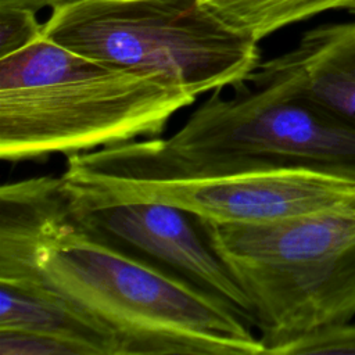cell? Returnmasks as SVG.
<instances>
[{
    "label": "cell",
    "mask_w": 355,
    "mask_h": 355,
    "mask_svg": "<svg viewBox=\"0 0 355 355\" xmlns=\"http://www.w3.org/2000/svg\"><path fill=\"white\" fill-rule=\"evenodd\" d=\"M36 268L116 343L118 355L265 354L229 302L80 229L72 219L36 252Z\"/></svg>",
    "instance_id": "1"
},
{
    "label": "cell",
    "mask_w": 355,
    "mask_h": 355,
    "mask_svg": "<svg viewBox=\"0 0 355 355\" xmlns=\"http://www.w3.org/2000/svg\"><path fill=\"white\" fill-rule=\"evenodd\" d=\"M194 100L42 36L0 58V158L71 155L155 137Z\"/></svg>",
    "instance_id": "2"
},
{
    "label": "cell",
    "mask_w": 355,
    "mask_h": 355,
    "mask_svg": "<svg viewBox=\"0 0 355 355\" xmlns=\"http://www.w3.org/2000/svg\"><path fill=\"white\" fill-rule=\"evenodd\" d=\"M61 173L72 208L157 201L201 219L247 223L355 209V175L309 165L196 166L146 139L68 155Z\"/></svg>",
    "instance_id": "3"
},
{
    "label": "cell",
    "mask_w": 355,
    "mask_h": 355,
    "mask_svg": "<svg viewBox=\"0 0 355 355\" xmlns=\"http://www.w3.org/2000/svg\"><path fill=\"white\" fill-rule=\"evenodd\" d=\"M250 300L265 354L355 315V209L247 223L198 218Z\"/></svg>",
    "instance_id": "4"
},
{
    "label": "cell",
    "mask_w": 355,
    "mask_h": 355,
    "mask_svg": "<svg viewBox=\"0 0 355 355\" xmlns=\"http://www.w3.org/2000/svg\"><path fill=\"white\" fill-rule=\"evenodd\" d=\"M43 36L194 97L244 83L259 65L258 42L202 0H86L53 10Z\"/></svg>",
    "instance_id": "5"
},
{
    "label": "cell",
    "mask_w": 355,
    "mask_h": 355,
    "mask_svg": "<svg viewBox=\"0 0 355 355\" xmlns=\"http://www.w3.org/2000/svg\"><path fill=\"white\" fill-rule=\"evenodd\" d=\"M212 94L168 137H148L157 154L196 166L300 164L355 175V125L270 85L244 82Z\"/></svg>",
    "instance_id": "6"
},
{
    "label": "cell",
    "mask_w": 355,
    "mask_h": 355,
    "mask_svg": "<svg viewBox=\"0 0 355 355\" xmlns=\"http://www.w3.org/2000/svg\"><path fill=\"white\" fill-rule=\"evenodd\" d=\"M72 215L86 233L218 295L254 324L248 297L209 243L198 216L157 201L72 208Z\"/></svg>",
    "instance_id": "7"
},
{
    "label": "cell",
    "mask_w": 355,
    "mask_h": 355,
    "mask_svg": "<svg viewBox=\"0 0 355 355\" xmlns=\"http://www.w3.org/2000/svg\"><path fill=\"white\" fill-rule=\"evenodd\" d=\"M245 82L275 86L355 125V21L305 32L295 47L259 62Z\"/></svg>",
    "instance_id": "8"
},
{
    "label": "cell",
    "mask_w": 355,
    "mask_h": 355,
    "mask_svg": "<svg viewBox=\"0 0 355 355\" xmlns=\"http://www.w3.org/2000/svg\"><path fill=\"white\" fill-rule=\"evenodd\" d=\"M72 219L60 176L10 182L0 189V282L42 280L36 252L42 241Z\"/></svg>",
    "instance_id": "9"
},
{
    "label": "cell",
    "mask_w": 355,
    "mask_h": 355,
    "mask_svg": "<svg viewBox=\"0 0 355 355\" xmlns=\"http://www.w3.org/2000/svg\"><path fill=\"white\" fill-rule=\"evenodd\" d=\"M0 330L53 336L80 344L92 355H118L115 340L43 280L0 282Z\"/></svg>",
    "instance_id": "10"
},
{
    "label": "cell",
    "mask_w": 355,
    "mask_h": 355,
    "mask_svg": "<svg viewBox=\"0 0 355 355\" xmlns=\"http://www.w3.org/2000/svg\"><path fill=\"white\" fill-rule=\"evenodd\" d=\"M202 3L229 26L257 42L324 11L345 10L355 14V0H202Z\"/></svg>",
    "instance_id": "11"
},
{
    "label": "cell",
    "mask_w": 355,
    "mask_h": 355,
    "mask_svg": "<svg viewBox=\"0 0 355 355\" xmlns=\"http://www.w3.org/2000/svg\"><path fill=\"white\" fill-rule=\"evenodd\" d=\"M355 355V324L331 323L313 329L284 344L277 355Z\"/></svg>",
    "instance_id": "12"
},
{
    "label": "cell",
    "mask_w": 355,
    "mask_h": 355,
    "mask_svg": "<svg viewBox=\"0 0 355 355\" xmlns=\"http://www.w3.org/2000/svg\"><path fill=\"white\" fill-rule=\"evenodd\" d=\"M43 36V24L35 17V11L0 4V58L29 46Z\"/></svg>",
    "instance_id": "13"
},
{
    "label": "cell",
    "mask_w": 355,
    "mask_h": 355,
    "mask_svg": "<svg viewBox=\"0 0 355 355\" xmlns=\"http://www.w3.org/2000/svg\"><path fill=\"white\" fill-rule=\"evenodd\" d=\"M0 355H92L90 351L76 343L58 337L26 333L17 330H0Z\"/></svg>",
    "instance_id": "14"
},
{
    "label": "cell",
    "mask_w": 355,
    "mask_h": 355,
    "mask_svg": "<svg viewBox=\"0 0 355 355\" xmlns=\"http://www.w3.org/2000/svg\"><path fill=\"white\" fill-rule=\"evenodd\" d=\"M86 0H0V4H7V6H18V7H25L33 11H37L44 7H51L53 10L82 3Z\"/></svg>",
    "instance_id": "15"
}]
</instances>
